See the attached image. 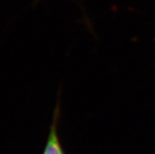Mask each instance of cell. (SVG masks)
<instances>
[{"instance_id": "1", "label": "cell", "mask_w": 155, "mask_h": 154, "mask_svg": "<svg viewBox=\"0 0 155 154\" xmlns=\"http://www.w3.org/2000/svg\"><path fill=\"white\" fill-rule=\"evenodd\" d=\"M59 117H60V103L58 99L56 102L53 116H52V122L49 127L47 140H46L42 154H66L58 134Z\"/></svg>"}]
</instances>
